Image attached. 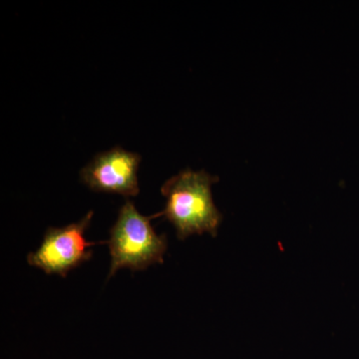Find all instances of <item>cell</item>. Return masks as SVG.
I'll return each instance as SVG.
<instances>
[{"label":"cell","mask_w":359,"mask_h":359,"mask_svg":"<svg viewBox=\"0 0 359 359\" xmlns=\"http://www.w3.org/2000/svg\"><path fill=\"white\" fill-rule=\"evenodd\" d=\"M152 219L153 217L142 216L130 201L122 205L107 242L111 255L108 278L120 269L141 271L151 264L164 262L167 238L156 233L151 226Z\"/></svg>","instance_id":"2"},{"label":"cell","mask_w":359,"mask_h":359,"mask_svg":"<svg viewBox=\"0 0 359 359\" xmlns=\"http://www.w3.org/2000/svg\"><path fill=\"white\" fill-rule=\"evenodd\" d=\"M218 181V177L205 171L180 172L161 188L167 199L166 208L153 218L168 219L176 228L180 240L195 233H209L216 237L223 217L212 201L211 187Z\"/></svg>","instance_id":"1"},{"label":"cell","mask_w":359,"mask_h":359,"mask_svg":"<svg viewBox=\"0 0 359 359\" xmlns=\"http://www.w3.org/2000/svg\"><path fill=\"white\" fill-rule=\"evenodd\" d=\"M141 156L115 147L93 158L80 172L82 182L95 192L119 194L123 197H136Z\"/></svg>","instance_id":"4"},{"label":"cell","mask_w":359,"mask_h":359,"mask_svg":"<svg viewBox=\"0 0 359 359\" xmlns=\"http://www.w3.org/2000/svg\"><path fill=\"white\" fill-rule=\"evenodd\" d=\"M92 217L93 212H89L78 223L49 228L39 249L28 255L27 263L47 275L65 278L73 269L89 261L92 257L90 248L95 243L87 242L84 235Z\"/></svg>","instance_id":"3"}]
</instances>
